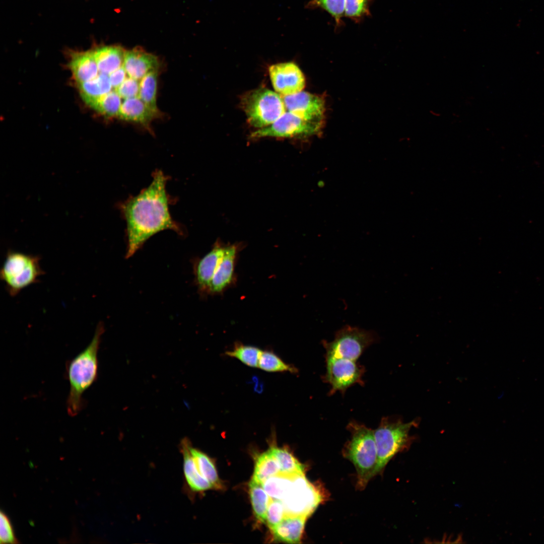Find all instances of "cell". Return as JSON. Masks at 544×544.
<instances>
[{
	"label": "cell",
	"instance_id": "4fadbf2b",
	"mask_svg": "<svg viewBox=\"0 0 544 544\" xmlns=\"http://www.w3.org/2000/svg\"><path fill=\"white\" fill-rule=\"evenodd\" d=\"M282 97L288 111L306 120L322 121L325 105L322 97L301 91Z\"/></svg>",
	"mask_w": 544,
	"mask_h": 544
},
{
	"label": "cell",
	"instance_id": "44dd1931",
	"mask_svg": "<svg viewBox=\"0 0 544 544\" xmlns=\"http://www.w3.org/2000/svg\"><path fill=\"white\" fill-rule=\"evenodd\" d=\"M81 95L85 102L92 106L103 95L112 91L109 75L99 73L94 79L78 84Z\"/></svg>",
	"mask_w": 544,
	"mask_h": 544
},
{
	"label": "cell",
	"instance_id": "e0dca14e",
	"mask_svg": "<svg viewBox=\"0 0 544 544\" xmlns=\"http://www.w3.org/2000/svg\"><path fill=\"white\" fill-rule=\"evenodd\" d=\"M159 114V111L152 109L137 96L124 99L118 116L126 121L148 125Z\"/></svg>",
	"mask_w": 544,
	"mask_h": 544
},
{
	"label": "cell",
	"instance_id": "6da1fadb",
	"mask_svg": "<svg viewBox=\"0 0 544 544\" xmlns=\"http://www.w3.org/2000/svg\"><path fill=\"white\" fill-rule=\"evenodd\" d=\"M152 177L148 187L117 206L126 224V258L133 255L148 239L160 231L171 230L180 235L184 234L182 228L170 213L169 206L173 199L166 189L169 177L156 169Z\"/></svg>",
	"mask_w": 544,
	"mask_h": 544
},
{
	"label": "cell",
	"instance_id": "7a4b0ae2",
	"mask_svg": "<svg viewBox=\"0 0 544 544\" xmlns=\"http://www.w3.org/2000/svg\"><path fill=\"white\" fill-rule=\"evenodd\" d=\"M104 331V324L98 323L89 344L66 364L65 375L70 386L66 406L71 417L76 416L83 409L85 402L83 395L97 379L98 353Z\"/></svg>",
	"mask_w": 544,
	"mask_h": 544
},
{
	"label": "cell",
	"instance_id": "ac0fdd59",
	"mask_svg": "<svg viewBox=\"0 0 544 544\" xmlns=\"http://www.w3.org/2000/svg\"><path fill=\"white\" fill-rule=\"evenodd\" d=\"M308 517L306 515L285 517L270 529L274 538L289 543H300Z\"/></svg>",
	"mask_w": 544,
	"mask_h": 544
},
{
	"label": "cell",
	"instance_id": "f546056e",
	"mask_svg": "<svg viewBox=\"0 0 544 544\" xmlns=\"http://www.w3.org/2000/svg\"><path fill=\"white\" fill-rule=\"evenodd\" d=\"M121 98L115 90L111 91L100 97L91 107L106 116H118L122 104Z\"/></svg>",
	"mask_w": 544,
	"mask_h": 544
},
{
	"label": "cell",
	"instance_id": "f1b7e54d",
	"mask_svg": "<svg viewBox=\"0 0 544 544\" xmlns=\"http://www.w3.org/2000/svg\"><path fill=\"white\" fill-rule=\"evenodd\" d=\"M258 367L269 372H290L296 373V369L287 364L277 355L271 351H262L258 362Z\"/></svg>",
	"mask_w": 544,
	"mask_h": 544
},
{
	"label": "cell",
	"instance_id": "5b68a950",
	"mask_svg": "<svg viewBox=\"0 0 544 544\" xmlns=\"http://www.w3.org/2000/svg\"><path fill=\"white\" fill-rule=\"evenodd\" d=\"M38 255L9 251L0 270V278L12 297L39 282L44 274Z\"/></svg>",
	"mask_w": 544,
	"mask_h": 544
},
{
	"label": "cell",
	"instance_id": "83f0119b",
	"mask_svg": "<svg viewBox=\"0 0 544 544\" xmlns=\"http://www.w3.org/2000/svg\"><path fill=\"white\" fill-rule=\"evenodd\" d=\"M262 352L256 347L237 344L232 350L226 352V354L229 357L237 359L249 367H258Z\"/></svg>",
	"mask_w": 544,
	"mask_h": 544
},
{
	"label": "cell",
	"instance_id": "d4e9b609",
	"mask_svg": "<svg viewBox=\"0 0 544 544\" xmlns=\"http://www.w3.org/2000/svg\"><path fill=\"white\" fill-rule=\"evenodd\" d=\"M269 449L279 463L280 472L295 475H305L306 466L287 449L273 446Z\"/></svg>",
	"mask_w": 544,
	"mask_h": 544
},
{
	"label": "cell",
	"instance_id": "e575fe53",
	"mask_svg": "<svg viewBox=\"0 0 544 544\" xmlns=\"http://www.w3.org/2000/svg\"><path fill=\"white\" fill-rule=\"evenodd\" d=\"M126 72L122 65L109 75V78L112 88L115 90L126 78Z\"/></svg>",
	"mask_w": 544,
	"mask_h": 544
},
{
	"label": "cell",
	"instance_id": "7c38bea8",
	"mask_svg": "<svg viewBox=\"0 0 544 544\" xmlns=\"http://www.w3.org/2000/svg\"><path fill=\"white\" fill-rule=\"evenodd\" d=\"M268 72L275 90L282 96L300 92L305 87L304 76L294 62L274 64L269 66Z\"/></svg>",
	"mask_w": 544,
	"mask_h": 544
},
{
	"label": "cell",
	"instance_id": "ba28073f",
	"mask_svg": "<svg viewBox=\"0 0 544 544\" xmlns=\"http://www.w3.org/2000/svg\"><path fill=\"white\" fill-rule=\"evenodd\" d=\"M322 125V121L306 120L287 111L270 125L252 132L250 138H292L311 135L317 133Z\"/></svg>",
	"mask_w": 544,
	"mask_h": 544
},
{
	"label": "cell",
	"instance_id": "2e32d148",
	"mask_svg": "<svg viewBox=\"0 0 544 544\" xmlns=\"http://www.w3.org/2000/svg\"><path fill=\"white\" fill-rule=\"evenodd\" d=\"M159 65L156 56L141 49H133L125 52L123 66L131 78L141 80L150 72L158 70Z\"/></svg>",
	"mask_w": 544,
	"mask_h": 544
},
{
	"label": "cell",
	"instance_id": "7402d4cb",
	"mask_svg": "<svg viewBox=\"0 0 544 544\" xmlns=\"http://www.w3.org/2000/svg\"><path fill=\"white\" fill-rule=\"evenodd\" d=\"M297 476L298 475L280 472L266 480L262 486L271 499L282 501L291 489Z\"/></svg>",
	"mask_w": 544,
	"mask_h": 544
},
{
	"label": "cell",
	"instance_id": "603a6c76",
	"mask_svg": "<svg viewBox=\"0 0 544 544\" xmlns=\"http://www.w3.org/2000/svg\"><path fill=\"white\" fill-rule=\"evenodd\" d=\"M280 472L278 461L269 449L257 456L252 479L261 484Z\"/></svg>",
	"mask_w": 544,
	"mask_h": 544
},
{
	"label": "cell",
	"instance_id": "5bb4252c",
	"mask_svg": "<svg viewBox=\"0 0 544 544\" xmlns=\"http://www.w3.org/2000/svg\"><path fill=\"white\" fill-rule=\"evenodd\" d=\"M226 246L216 242L211 250L197 263L195 268L198 289L208 294L211 281L224 256Z\"/></svg>",
	"mask_w": 544,
	"mask_h": 544
},
{
	"label": "cell",
	"instance_id": "cb8c5ba5",
	"mask_svg": "<svg viewBox=\"0 0 544 544\" xmlns=\"http://www.w3.org/2000/svg\"><path fill=\"white\" fill-rule=\"evenodd\" d=\"M249 489L255 516L260 522L265 523L267 509L271 498L265 492L262 484L252 479L249 484Z\"/></svg>",
	"mask_w": 544,
	"mask_h": 544
},
{
	"label": "cell",
	"instance_id": "484cf974",
	"mask_svg": "<svg viewBox=\"0 0 544 544\" xmlns=\"http://www.w3.org/2000/svg\"><path fill=\"white\" fill-rule=\"evenodd\" d=\"M158 73V70L152 71L140 80L138 96L148 106L156 111H159L157 106Z\"/></svg>",
	"mask_w": 544,
	"mask_h": 544
},
{
	"label": "cell",
	"instance_id": "9a60e30c",
	"mask_svg": "<svg viewBox=\"0 0 544 544\" xmlns=\"http://www.w3.org/2000/svg\"><path fill=\"white\" fill-rule=\"evenodd\" d=\"M238 251V246L236 245L226 246L223 258L211 281L208 294L220 293L233 282Z\"/></svg>",
	"mask_w": 544,
	"mask_h": 544
},
{
	"label": "cell",
	"instance_id": "8fae6325",
	"mask_svg": "<svg viewBox=\"0 0 544 544\" xmlns=\"http://www.w3.org/2000/svg\"><path fill=\"white\" fill-rule=\"evenodd\" d=\"M183 466L198 479L208 481L214 489L222 488L215 464L207 454L194 447L187 437L180 449Z\"/></svg>",
	"mask_w": 544,
	"mask_h": 544
},
{
	"label": "cell",
	"instance_id": "3957f363",
	"mask_svg": "<svg viewBox=\"0 0 544 544\" xmlns=\"http://www.w3.org/2000/svg\"><path fill=\"white\" fill-rule=\"evenodd\" d=\"M347 429L351 438L344 446L343 455L354 465L357 478L356 487L362 491L376 475L378 454L374 430L355 421L350 422Z\"/></svg>",
	"mask_w": 544,
	"mask_h": 544
},
{
	"label": "cell",
	"instance_id": "d6986e66",
	"mask_svg": "<svg viewBox=\"0 0 544 544\" xmlns=\"http://www.w3.org/2000/svg\"><path fill=\"white\" fill-rule=\"evenodd\" d=\"M69 65L78 84L95 79L99 73L93 51L75 53Z\"/></svg>",
	"mask_w": 544,
	"mask_h": 544
},
{
	"label": "cell",
	"instance_id": "1f68e13d",
	"mask_svg": "<svg viewBox=\"0 0 544 544\" xmlns=\"http://www.w3.org/2000/svg\"><path fill=\"white\" fill-rule=\"evenodd\" d=\"M285 517L284 507L281 501L270 500L267 509L265 523L271 529L279 524Z\"/></svg>",
	"mask_w": 544,
	"mask_h": 544
},
{
	"label": "cell",
	"instance_id": "52a82bcc",
	"mask_svg": "<svg viewBox=\"0 0 544 544\" xmlns=\"http://www.w3.org/2000/svg\"><path fill=\"white\" fill-rule=\"evenodd\" d=\"M376 339V335L372 331L346 325L336 332L332 341H323L322 345L326 351V358L356 361Z\"/></svg>",
	"mask_w": 544,
	"mask_h": 544
},
{
	"label": "cell",
	"instance_id": "30bf717a",
	"mask_svg": "<svg viewBox=\"0 0 544 544\" xmlns=\"http://www.w3.org/2000/svg\"><path fill=\"white\" fill-rule=\"evenodd\" d=\"M314 486L307 480L305 475L295 478L293 485L285 498L281 501L285 517L306 515L309 517L321 500Z\"/></svg>",
	"mask_w": 544,
	"mask_h": 544
},
{
	"label": "cell",
	"instance_id": "8992f818",
	"mask_svg": "<svg viewBox=\"0 0 544 544\" xmlns=\"http://www.w3.org/2000/svg\"><path fill=\"white\" fill-rule=\"evenodd\" d=\"M241 104L249 123L258 129L275 122L286 109L281 95L263 87L245 93Z\"/></svg>",
	"mask_w": 544,
	"mask_h": 544
},
{
	"label": "cell",
	"instance_id": "d6a6232c",
	"mask_svg": "<svg viewBox=\"0 0 544 544\" xmlns=\"http://www.w3.org/2000/svg\"><path fill=\"white\" fill-rule=\"evenodd\" d=\"M0 541L1 543H17L12 524L5 512L0 513Z\"/></svg>",
	"mask_w": 544,
	"mask_h": 544
},
{
	"label": "cell",
	"instance_id": "9c48e42d",
	"mask_svg": "<svg viewBox=\"0 0 544 544\" xmlns=\"http://www.w3.org/2000/svg\"><path fill=\"white\" fill-rule=\"evenodd\" d=\"M326 371L323 380L331 386L329 394L337 391L344 392L352 385H362L364 367L356 361L344 358H326Z\"/></svg>",
	"mask_w": 544,
	"mask_h": 544
},
{
	"label": "cell",
	"instance_id": "836d02e7",
	"mask_svg": "<svg viewBox=\"0 0 544 544\" xmlns=\"http://www.w3.org/2000/svg\"><path fill=\"white\" fill-rule=\"evenodd\" d=\"M139 89V80L128 77L114 90L121 98L126 99L138 96Z\"/></svg>",
	"mask_w": 544,
	"mask_h": 544
},
{
	"label": "cell",
	"instance_id": "277c9868",
	"mask_svg": "<svg viewBox=\"0 0 544 544\" xmlns=\"http://www.w3.org/2000/svg\"><path fill=\"white\" fill-rule=\"evenodd\" d=\"M419 420L408 423L395 417H383L374 430L378 454L376 475L381 473L388 462L398 453L407 450L414 440L410 431L419 424Z\"/></svg>",
	"mask_w": 544,
	"mask_h": 544
},
{
	"label": "cell",
	"instance_id": "ffe728a7",
	"mask_svg": "<svg viewBox=\"0 0 544 544\" xmlns=\"http://www.w3.org/2000/svg\"><path fill=\"white\" fill-rule=\"evenodd\" d=\"M92 51L99 73L109 75L123 65L125 52L119 46H103Z\"/></svg>",
	"mask_w": 544,
	"mask_h": 544
},
{
	"label": "cell",
	"instance_id": "4dcf8cb0",
	"mask_svg": "<svg viewBox=\"0 0 544 544\" xmlns=\"http://www.w3.org/2000/svg\"><path fill=\"white\" fill-rule=\"evenodd\" d=\"M370 0H345V16L359 23L370 15Z\"/></svg>",
	"mask_w": 544,
	"mask_h": 544
},
{
	"label": "cell",
	"instance_id": "4316f807",
	"mask_svg": "<svg viewBox=\"0 0 544 544\" xmlns=\"http://www.w3.org/2000/svg\"><path fill=\"white\" fill-rule=\"evenodd\" d=\"M345 7V0H311L306 6L307 9L320 8L325 10L334 19L335 25L338 27L343 24Z\"/></svg>",
	"mask_w": 544,
	"mask_h": 544
}]
</instances>
